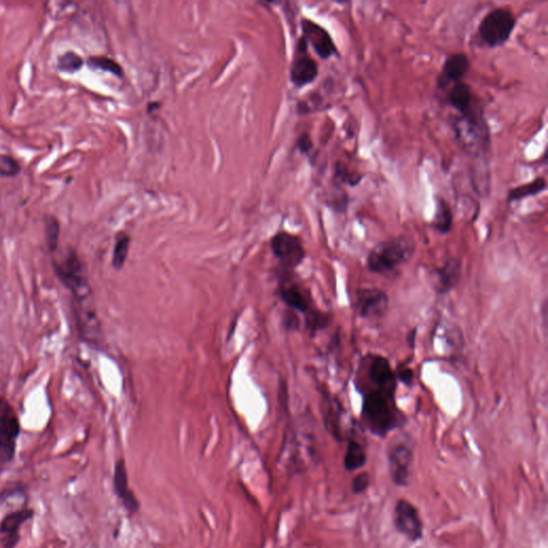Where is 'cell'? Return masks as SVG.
<instances>
[{
	"mask_svg": "<svg viewBox=\"0 0 548 548\" xmlns=\"http://www.w3.org/2000/svg\"><path fill=\"white\" fill-rule=\"evenodd\" d=\"M60 225L57 218L53 216H45V235L49 251L55 252L59 243Z\"/></svg>",
	"mask_w": 548,
	"mask_h": 548,
	"instance_id": "obj_26",
	"label": "cell"
},
{
	"mask_svg": "<svg viewBox=\"0 0 548 548\" xmlns=\"http://www.w3.org/2000/svg\"><path fill=\"white\" fill-rule=\"evenodd\" d=\"M453 220V211L447 199L441 197H436V209L431 223L433 228L441 235H447L451 231Z\"/></svg>",
	"mask_w": 548,
	"mask_h": 548,
	"instance_id": "obj_22",
	"label": "cell"
},
{
	"mask_svg": "<svg viewBox=\"0 0 548 548\" xmlns=\"http://www.w3.org/2000/svg\"><path fill=\"white\" fill-rule=\"evenodd\" d=\"M368 462V456L363 447L355 439L348 441L347 450L344 457V467L347 472H356L363 468Z\"/></svg>",
	"mask_w": 548,
	"mask_h": 548,
	"instance_id": "obj_23",
	"label": "cell"
},
{
	"mask_svg": "<svg viewBox=\"0 0 548 548\" xmlns=\"http://www.w3.org/2000/svg\"><path fill=\"white\" fill-rule=\"evenodd\" d=\"M84 64V60L74 52H66L58 58L57 68L62 72L73 73L80 70Z\"/></svg>",
	"mask_w": 548,
	"mask_h": 548,
	"instance_id": "obj_28",
	"label": "cell"
},
{
	"mask_svg": "<svg viewBox=\"0 0 548 548\" xmlns=\"http://www.w3.org/2000/svg\"><path fill=\"white\" fill-rule=\"evenodd\" d=\"M456 141L469 156H485L491 147V133L481 100L470 110L452 118Z\"/></svg>",
	"mask_w": 548,
	"mask_h": 548,
	"instance_id": "obj_2",
	"label": "cell"
},
{
	"mask_svg": "<svg viewBox=\"0 0 548 548\" xmlns=\"http://www.w3.org/2000/svg\"><path fill=\"white\" fill-rule=\"evenodd\" d=\"M462 262L457 258H450L433 273L434 288L438 295L443 296L453 291L462 279Z\"/></svg>",
	"mask_w": 548,
	"mask_h": 548,
	"instance_id": "obj_15",
	"label": "cell"
},
{
	"mask_svg": "<svg viewBox=\"0 0 548 548\" xmlns=\"http://www.w3.org/2000/svg\"><path fill=\"white\" fill-rule=\"evenodd\" d=\"M363 175L357 172H352L345 164L337 162L334 166V181L339 185H346L348 187H355L362 182Z\"/></svg>",
	"mask_w": 548,
	"mask_h": 548,
	"instance_id": "obj_24",
	"label": "cell"
},
{
	"mask_svg": "<svg viewBox=\"0 0 548 548\" xmlns=\"http://www.w3.org/2000/svg\"><path fill=\"white\" fill-rule=\"evenodd\" d=\"M303 37L308 43H310L313 49L322 59L328 60L333 56L339 55V49L333 37L327 29L310 20L302 21Z\"/></svg>",
	"mask_w": 548,
	"mask_h": 548,
	"instance_id": "obj_13",
	"label": "cell"
},
{
	"mask_svg": "<svg viewBox=\"0 0 548 548\" xmlns=\"http://www.w3.org/2000/svg\"><path fill=\"white\" fill-rule=\"evenodd\" d=\"M53 266L60 282L70 289L75 299L83 300L89 297L91 288L86 270L77 253L69 250L62 258L53 262Z\"/></svg>",
	"mask_w": 548,
	"mask_h": 548,
	"instance_id": "obj_6",
	"label": "cell"
},
{
	"mask_svg": "<svg viewBox=\"0 0 548 548\" xmlns=\"http://www.w3.org/2000/svg\"><path fill=\"white\" fill-rule=\"evenodd\" d=\"M470 59L462 52L448 56L443 62V70L437 77V87L441 91H445L450 85L464 82L465 76L470 70Z\"/></svg>",
	"mask_w": 548,
	"mask_h": 548,
	"instance_id": "obj_14",
	"label": "cell"
},
{
	"mask_svg": "<svg viewBox=\"0 0 548 548\" xmlns=\"http://www.w3.org/2000/svg\"><path fill=\"white\" fill-rule=\"evenodd\" d=\"M20 432V421L13 408L0 397V474L13 460Z\"/></svg>",
	"mask_w": 548,
	"mask_h": 548,
	"instance_id": "obj_7",
	"label": "cell"
},
{
	"mask_svg": "<svg viewBox=\"0 0 548 548\" xmlns=\"http://www.w3.org/2000/svg\"><path fill=\"white\" fill-rule=\"evenodd\" d=\"M361 395L362 420L373 435L385 438L404 424L405 418L395 405V397L378 390H366Z\"/></svg>",
	"mask_w": 548,
	"mask_h": 548,
	"instance_id": "obj_1",
	"label": "cell"
},
{
	"mask_svg": "<svg viewBox=\"0 0 548 548\" xmlns=\"http://www.w3.org/2000/svg\"><path fill=\"white\" fill-rule=\"evenodd\" d=\"M368 486H370V476H368V472H360L352 480L351 489L356 495L364 493Z\"/></svg>",
	"mask_w": 548,
	"mask_h": 548,
	"instance_id": "obj_31",
	"label": "cell"
},
{
	"mask_svg": "<svg viewBox=\"0 0 548 548\" xmlns=\"http://www.w3.org/2000/svg\"><path fill=\"white\" fill-rule=\"evenodd\" d=\"M130 237L126 235V233H122V235L117 237L112 260V267L117 269V270L122 269L124 264H126L129 247H130Z\"/></svg>",
	"mask_w": 548,
	"mask_h": 548,
	"instance_id": "obj_25",
	"label": "cell"
},
{
	"mask_svg": "<svg viewBox=\"0 0 548 548\" xmlns=\"http://www.w3.org/2000/svg\"><path fill=\"white\" fill-rule=\"evenodd\" d=\"M518 18L510 8L498 7L487 12L478 27L481 42L489 49L503 47L512 37Z\"/></svg>",
	"mask_w": 548,
	"mask_h": 548,
	"instance_id": "obj_4",
	"label": "cell"
},
{
	"mask_svg": "<svg viewBox=\"0 0 548 548\" xmlns=\"http://www.w3.org/2000/svg\"><path fill=\"white\" fill-rule=\"evenodd\" d=\"M546 189H547V183H546L545 178L544 177H537L532 181L523 183V185L508 190V194H506V202L508 204H511L515 203V202L524 201V199H529V197H537L539 194L545 192Z\"/></svg>",
	"mask_w": 548,
	"mask_h": 548,
	"instance_id": "obj_20",
	"label": "cell"
},
{
	"mask_svg": "<svg viewBox=\"0 0 548 548\" xmlns=\"http://www.w3.org/2000/svg\"><path fill=\"white\" fill-rule=\"evenodd\" d=\"M397 380L400 379L402 383H405V385H410L412 383V380H414V372H412V370H410V368H404L400 371L399 374L397 375Z\"/></svg>",
	"mask_w": 548,
	"mask_h": 548,
	"instance_id": "obj_33",
	"label": "cell"
},
{
	"mask_svg": "<svg viewBox=\"0 0 548 548\" xmlns=\"http://www.w3.org/2000/svg\"><path fill=\"white\" fill-rule=\"evenodd\" d=\"M416 251L414 239L397 236L377 243L366 258V267L371 272L385 274L406 264Z\"/></svg>",
	"mask_w": 548,
	"mask_h": 548,
	"instance_id": "obj_3",
	"label": "cell"
},
{
	"mask_svg": "<svg viewBox=\"0 0 548 548\" xmlns=\"http://www.w3.org/2000/svg\"><path fill=\"white\" fill-rule=\"evenodd\" d=\"M359 372L366 373V376L361 379L368 381V383H361L357 387L360 393L366 390H378L395 397L397 377L387 358L380 355L366 356L360 363Z\"/></svg>",
	"mask_w": 548,
	"mask_h": 548,
	"instance_id": "obj_5",
	"label": "cell"
},
{
	"mask_svg": "<svg viewBox=\"0 0 548 548\" xmlns=\"http://www.w3.org/2000/svg\"><path fill=\"white\" fill-rule=\"evenodd\" d=\"M389 308V297L377 287L359 288L355 293L354 310L358 315L366 320L383 317Z\"/></svg>",
	"mask_w": 548,
	"mask_h": 548,
	"instance_id": "obj_10",
	"label": "cell"
},
{
	"mask_svg": "<svg viewBox=\"0 0 548 548\" xmlns=\"http://www.w3.org/2000/svg\"><path fill=\"white\" fill-rule=\"evenodd\" d=\"M74 315L76 317V324L81 335H83L87 341L95 343L100 333L99 320H97L95 313L91 308H85L80 302L76 301Z\"/></svg>",
	"mask_w": 548,
	"mask_h": 548,
	"instance_id": "obj_19",
	"label": "cell"
},
{
	"mask_svg": "<svg viewBox=\"0 0 548 548\" xmlns=\"http://www.w3.org/2000/svg\"><path fill=\"white\" fill-rule=\"evenodd\" d=\"M412 460L414 454L409 445L401 443L390 448L387 453L390 476L397 486H407L409 483Z\"/></svg>",
	"mask_w": 548,
	"mask_h": 548,
	"instance_id": "obj_11",
	"label": "cell"
},
{
	"mask_svg": "<svg viewBox=\"0 0 548 548\" xmlns=\"http://www.w3.org/2000/svg\"><path fill=\"white\" fill-rule=\"evenodd\" d=\"M331 316L328 315L327 313L322 312V310H312L305 314V325L306 328L310 331V332L315 333L317 331L326 329L327 327L330 325Z\"/></svg>",
	"mask_w": 548,
	"mask_h": 548,
	"instance_id": "obj_27",
	"label": "cell"
},
{
	"mask_svg": "<svg viewBox=\"0 0 548 548\" xmlns=\"http://www.w3.org/2000/svg\"><path fill=\"white\" fill-rule=\"evenodd\" d=\"M393 524L397 532L408 541L416 543L423 537V522L418 508L405 499H400L395 503Z\"/></svg>",
	"mask_w": 548,
	"mask_h": 548,
	"instance_id": "obj_9",
	"label": "cell"
},
{
	"mask_svg": "<svg viewBox=\"0 0 548 548\" xmlns=\"http://www.w3.org/2000/svg\"><path fill=\"white\" fill-rule=\"evenodd\" d=\"M280 297L289 308L302 314H308L310 308L308 298L304 295L303 291L296 284H285L280 287Z\"/></svg>",
	"mask_w": 548,
	"mask_h": 548,
	"instance_id": "obj_21",
	"label": "cell"
},
{
	"mask_svg": "<svg viewBox=\"0 0 548 548\" xmlns=\"http://www.w3.org/2000/svg\"><path fill=\"white\" fill-rule=\"evenodd\" d=\"M318 73L317 62L308 56H301L295 60L291 66V82L298 87L306 86L317 78Z\"/></svg>",
	"mask_w": 548,
	"mask_h": 548,
	"instance_id": "obj_18",
	"label": "cell"
},
{
	"mask_svg": "<svg viewBox=\"0 0 548 548\" xmlns=\"http://www.w3.org/2000/svg\"><path fill=\"white\" fill-rule=\"evenodd\" d=\"M271 250L287 270L299 267L306 255L301 239L286 231H281L271 239Z\"/></svg>",
	"mask_w": 548,
	"mask_h": 548,
	"instance_id": "obj_8",
	"label": "cell"
},
{
	"mask_svg": "<svg viewBox=\"0 0 548 548\" xmlns=\"http://www.w3.org/2000/svg\"><path fill=\"white\" fill-rule=\"evenodd\" d=\"M35 516L33 508H24L13 510L0 520V545L1 548H16L20 543L21 529L25 523Z\"/></svg>",
	"mask_w": 548,
	"mask_h": 548,
	"instance_id": "obj_12",
	"label": "cell"
},
{
	"mask_svg": "<svg viewBox=\"0 0 548 548\" xmlns=\"http://www.w3.org/2000/svg\"><path fill=\"white\" fill-rule=\"evenodd\" d=\"M447 100L451 107H453L458 115H462L470 110L480 99L474 95L472 87L467 83L460 82L452 85L448 93Z\"/></svg>",
	"mask_w": 548,
	"mask_h": 548,
	"instance_id": "obj_17",
	"label": "cell"
},
{
	"mask_svg": "<svg viewBox=\"0 0 548 548\" xmlns=\"http://www.w3.org/2000/svg\"><path fill=\"white\" fill-rule=\"evenodd\" d=\"M128 472H127L126 462L124 460H119L116 462L114 472V491L117 497L124 504L127 511L135 513L139 510V504L135 498L134 493L129 487Z\"/></svg>",
	"mask_w": 548,
	"mask_h": 548,
	"instance_id": "obj_16",
	"label": "cell"
},
{
	"mask_svg": "<svg viewBox=\"0 0 548 548\" xmlns=\"http://www.w3.org/2000/svg\"><path fill=\"white\" fill-rule=\"evenodd\" d=\"M297 146L300 151L303 152V153H308L313 149V141L310 139V135L302 134L298 139Z\"/></svg>",
	"mask_w": 548,
	"mask_h": 548,
	"instance_id": "obj_32",
	"label": "cell"
},
{
	"mask_svg": "<svg viewBox=\"0 0 548 548\" xmlns=\"http://www.w3.org/2000/svg\"><path fill=\"white\" fill-rule=\"evenodd\" d=\"M21 173V165L12 156L0 154V176L5 178L18 176Z\"/></svg>",
	"mask_w": 548,
	"mask_h": 548,
	"instance_id": "obj_30",
	"label": "cell"
},
{
	"mask_svg": "<svg viewBox=\"0 0 548 548\" xmlns=\"http://www.w3.org/2000/svg\"><path fill=\"white\" fill-rule=\"evenodd\" d=\"M88 66L93 69H99V70L106 71V72L112 73L117 76H122V66L117 64L115 60L106 57H91L88 59Z\"/></svg>",
	"mask_w": 548,
	"mask_h": 548,
	"instance_id": "obj_29",
	"label": "cell"
}]
</instances>
